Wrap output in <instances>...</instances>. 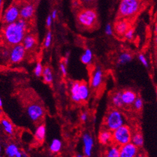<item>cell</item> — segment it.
I'll use <instances>...</instances> for the list:
<instances>
[{"instance_id": "obj_37", "label": "cell", "mask_w": 157, "mask_h": 157, "mask_svg": "<svg viewBox=\"0 0 157 157\" xmlns=\"http://www.w3.org/2000/svg\"><path fill=\"white\" fill-rule=\"evenodd\" d=\"M87 118H88V115L86 112H83V113H82L80 115V119L83 121V122H85V121H87Z\"/></svg>"}, {"instance_id": "obj_4", "label": "cell", "mask_w": 157, "mask_h": 157, "mask_svg": "<svg viewBox=\"0 0 157 157\" xmlns=\"http://www.w3.org/2000/svg\"><path fill=\"white\" fill-rule=\"evenodd\" d=\"M105 123L107 129L112 132L124 124V118L123 114L119 110L112 109L107 114Z\"/></svg>"}, {"instance_id": "obj_33", "label": "cell", "mask_w": 157, "mask_h": 157, "mask_svg": "<svg viewBox=\"0 0 157 157\" xmlns=\"http://www.w3.org/2000/svg\"><path fill=\"white\" fill-rule=\"evenodd\" d=\"M138 59L140 60V62L142 63V65L144 66H145L146 67H148V62L147 60V58H146V57L143 55V54H140V55H138Z\"/></svg>"}, {"instance_id": "obj_11", "label": "cell", "mask_w": 157, "mask_h": 157, "mask_svg": "<svg viewBox=\"0 0 157 157\" xmlns=\"http://www.w3.org/2000/svg\"><path fill=\"white\" fill-rule=\"evenodd\" d=\"M121 97H122L124 105H126L133 104L134 101L137 97L136 93L131 90H126V91L121 92Z\"/></svg>"}, {"instance_id": "obj_36", "label": "cell", "mask_w": 157, "mask_h": 157, "mask_svg": "<svg viewBox=\"0 0 157 157\" xmlns=\"http://www.w3.org/2000/svg\"><path fill=\"white\" fill-rule=\"evenodd\" d=\"M52 19H53V18L51 17V15H49L46 19V25L48 27H50L51 26Z\"/></svg>"}, {"instance_id": "obj_26", "label": "cell", "mask_w": 157, "mask_h": 157, "mask_svg": "<svg viewBox=\"0 0 157 157\" xmlns=\"http://www.w3.org/2000/svg\"><path fill=\"white\" fill-rule=\"evenodd\" d=\"M132 60V57L128 53H123L121 54L118 58V63L120 65H124Z\"/></svg>"}, {"instance_id": "obj_45", "label": "cell", "mask_w": 157, "mask_h": 157, "mask_svg": "<svg viewBox=\"0 0 157 157\" xmlns=\"http://www.w3.org/2000/svg\"><path fill=\"white\" fill-rule=\"evenodd\" d=\"M1 146L0 145V153H1Z\"/></svg>"}, {"instance_id": "obj_7", "label": "cell", "mask_w": 157, "mask_h": 157, "mask_svg": "<svg viewBox=\"0 0 157 157\" xmlns=\"http://www.w3.org/2000/svg\"><path fill=\"white\" fill-rule=\"evenodd\" d=\"M26 112L30 119L34 122L40 120L44 114L43 108L37 103L30 105L27 107Z\"/></svg>"}, {"instance_id": "obj_21", "label": "cell", "mask_w": 157, "mask_h": 157, "mask_svg": "<svg viewBox=\"0 0 157 157\" xmlns=\"http://www.w3.org/2000/svg\"><path fill=\"white\" fill-rule=\"evenodd\" d=\"M42 77L44 82L46 83H51L53 80V75L51 69L49 67H46L43 70Z\"/></svg>"}, {"instance_id": "obj_41", "label": "cell", "mask_w": 157, "mask_h": 157, "mask_svg": "<svg viewBox=\"0 0 157 157\" xmlns=\"http://www.w3.org/2000/svg\"><path fill=\"white\" fill-rule=\"evenodd\" d=\"M155 43L157 46V35L155 36Z\"/></svg>"}, {"instance_id": "obj_15", "label": "cell", "mask_w": 157, "mask_h": 157, "mask_svg": "<svg viewBox=\"0 0 157 157\" xmlns=\"http://www.w3.org/2000/svg\"><path fill=\"white\" fill-rule=\"evenodd\" d=\"M98 139L101 144L106 145L112 142V133L109 129L103 130L100 133Z\"/></svg>"}, {"instance_id": "obj_3", "label": "cell", "mask_w": 157, "mask_h": 157, "mask_svg": "<svg viewBox=\"0 0 157 157\" xmlns=\"http://www.w3.org/2000/svg\"><path fill=\"white\" fill-rule=\"evenodd\" d=\"M132 133L127 125H123L112 132V142L116 146H121L132 141Z\"/></svg>"}, {"instance_id": "obj_24", "label": "cell", "mask_w": 157, "mask_h": 157, "mask_svg": "<svg viewBox=\"0 0 157 157\" xmlns=\"http://www.w3.org/2000/svg\"><path fill=\"white\" fill-rule=\"evenodd\" d=\"M62 148V142L59 139H53V141L51 142L50 146H49V150L53 153H57L59 152Z\"/></svg>"}, {"instance_id": "obj_16", "label": "cell", "mask_w": 157, "mask_h": 157, "mask_svg": "<svg viewBox=\"0 0 157 157\" xmlns=\"http://www.w3.org/2000/svg\"><path fill=\"white\" fill-rule=\"evenodd\" d=\"M22 45H23L26 51L31 50L33 49L37 43L36 38L32 35H25V37L22 40Z\"/></svg>"}, {"instance_id": "obj_27", "label": "cell", "mask_w": 157, "mask_h": 157, "mask_svg": "<svg viewBox=\"0 0 157 157\" xmlns=\"http://www.w3.org/2000/svg\"><path fill=\"white\" fill-rule=\"evenodd\" d=\"M1 124L4 128V130L8 134L12 135L13 132V128L12 123L7 119H1Z\"/></svg>"}, {"instance_id": "obj_38", "label": "cell", "mask_w": 157, "mask_h": 157, "mask_svg": "<svg viewBox=\"0 0 157 157\" xmlns=\"http://www.w3.org/2000/svg\"><path fill=\"white\" fill-rule=\"evenodd\" d=\"M57 16V10H54L52 12V13H51V17L53 18V19H56Z\"/></svg>"}, {"instance_id": "obj_8", "label": "cell", "mask_w": 157, "mask_h": 157, "mask_svg": "<svg viewBox=\"0 0 157 157\" xmlns=\"http://www.w3.org/2000/svg\"><path fill=\"white\" fill-rule=\"evenodd\" d=\"M138 147L132 142L120 146V157H135L138 153Z\"/></svg>"}, {"instance_id": "obj_29", "label": "cell", "mask_w": 157, "mask_h": 157, "mask_svg": "<svg viewBox=\"0 0 157 157\" xmlns=\"http://www.w3.org/2000/svg\"><path fill=\"white\" fill-rule=\"evenodd\" d=\"M43 70H44V68L41 64V63L38 62L37 65H36L35 67V69H34V73L35 76H37V77H40V76L42 75Z\"/></svg>"}, {"instance_id": "obj_6", "label": "cell", "mask_w": 157, "mask_h": 157, "mask_svg": "<svg viewBox=\"0 0 157 157\" xmlns=\"http://www.w3.org/2000/svg\"><path fill=\"white\" fill-rule=\"evenodd\" d=\"M26 49L22 44L12 46L9 51V59L12 64H18L24 59L26 54Z\"/></svg>"}, {"instance_id": "obj_14", "label": "cell", "mask_w": 157, "mask_h": 157, "mask_svg": "<svg viewBox=\"0 0 157 157\" xmlns=\"http://www.w3.org/2000/svg\"><path fill=\"white\" fill-rule=\"evenodd\" d=\"M103 80V71L101 68H97L94 72L91 79V86L93 88H98L100 86Z\"/></svg>"}, {"instance_id": "obj_20", "label": "cell", "mask_w": 157, "mask_h": 157, "mask_svg": "<svg viewBox=\"0 0 157 157\" xmlns=\"http://www.w3.org/2000/svg\"><path fill=\"white\" fill-rule=\"evenodd\" d=\"M80 82H74L73 83L71 89V98L72 100L76 103H78L81 101V100L78 94V91L80 88Z\"/></svg>"}, {"instance_id": "obj_19", "label": "cell", "mask_w": 157, "mask_h": 157, "mask_svg": "<svg viewBox=\"0 0 157 157\" xmlns=\"http://www.w3.org/2000/svg\"><path fill=\"white\" fill-rule=\"evenodd\" d=\"M89 88L87 83H80L78 94L81 101H86L89 96Z\"/></svg>"}, {"instance_id": "obj_25", "label": "cell", "mask_w": 157, "mask_h": 157, "mask_svg": "<svg viewBox=\"0 0 157 157\" xmlns=\"http://www.w3.org/2000/svg\"><path fill=\"white\" fill-rule=\"evenodd\" d=\"M131 142L133 143L135 145L137 146L138 147H142L144 145V138L142 134L139 133H136L133 135L132 137Z\"/></svg>"}, {"instance_id": "obj_42", "label": "cell", "mask_w": 157, "mask_h": 157, "mask_svg": "<svg viewBox=\"0 0 157 157\" xmlns=\"http://www.w3.org/2000/svg\"><path fill=\"white\" fill-rule=\"evenodd\" d=\"M82 1H84V2H87V3H89V2H91V1H92L93 0H82Z\"/></svg>"}, {"instance_id": "obj_28", "label": "cell", "mask_w": 157, "mask_h": 157, "mask_svg": "<svg viewBox=\"0 0 157 157\" xmlns=\"http://www.w3.org/2000/svg\"><path fill=\"white\" fill-rule=\"evenodd\" d=\"M106 156L107 157H120V147L112 146L108 150Z\"/></svg>"}, {"instance_id": "obj_30", "label": "cell", "mask_w": 157, "mask_h": 157, "mask_svg": "<svg viewBox=\"0 0 157 157\" xmlns=\"http://www.w3.org/2000/svg\"><path fill=\"white\" fill-rule=\"evenodd\" d=\"M51 39H52V34L51 32L50 31H49L46 34V38H45V40H44V46L45 48H49V46H51Z\"/></svg>"}, {"instance_id": "obj_10", "label": "cell", "mask_w": 157, "mask_h": 157, "mask_svg": "<svg viewBox=\"0 0 157 157\" xmlns=\"http://www.w3.org/2000/svg\"><path fill=\"white\" fill-rule=\"evenodd\" d=\"M84 144V154L86 156H91L92 148L94 147V140L92 137L88 133H85L83 136Z\"/></svg>"}, {"instance_id": "obj_23", "label": "cell", "mask_w": 157, "mask_h": 157, "mask_svg": "<svg viewBox=\"0 0 157 157\" xmlns=\"http://www.w3.org/2000/svg\"><path fill=\"white\" fill-rule=\"evenodd\" d=\"M92 60V52L91 49L87 48L85 49L84 53L81 57V61L84 64H89Z\"/></svg>"}, {"instance_id": "obj_5", "label": "cell", "mask_w": 157, "mask_h": 157, "mask_svg": "<svg viewBox=\"0 0 157 157\" xmlns=\"http://www.w3.org/2000/svg\"><path fill=\"white\" fill-rule=\"evenodd\" d=\"M79 23L86 28H91L97 21V13L92 9H85L78 15Z\"/></svg>"}, {"instance_id": "obj_32", "label": "cell", "mask_w": 157, "mask_h": 157, "mask_svg": "<svg viewBox=\"0 0 157 157\" xmlns=\"http://www.w3.org/2000/svg\"><path fill=\"white\" fill-rule=\"evenodd\" d=\"M133 105L136 110H141L143 106V100L141 97H137L133 103Z\"/></svg>"}, {"instance_id": "obj_18", "label": "cell", "mask_w": 157, "mask_h": 157, "mask_svg": "<svg viewBox=\"0 0 157 157\" xmlns=\"http://www.w3.org/2000/svg\"><path fill=\"white\" fill-rule=\"evenodd\" d=\"M46 129L44 124H41L35 130V138L36 141L39 142H42L45 137H46Z\"/></svg>"}, {"instance_id": "obj_43", "label": "cell", "mask_w": 157, "mask_h": 157, "mask_svg": "<svg viewBox=\"0 0 157 157\" xmlns=\"http://www.w3.org/2000/svg\"><path fill=\"white\" fill-rule=\"evenodd\" d=\"M78 156V157H82V156H83L82 155H80V154H78V155H77V156Z\"/></svg>"}, {"instance_id": "obj_9", "label": "cell", "mask_w": 157, "mask_h": 157, "mask_svg": "<svg viewBox=\"0 0 157 157\" xmlns=\"http://www.w3.org/2000/svg\"><path fill=\"white\" fill-rule=\"evenodd\" d=\"M19 9L16 6H12L9 7L6 10L3 16V20L7 24L14 22L19 19Z\"/></svg>"}, {"instance_id": "obj_12", "label": "cell", "mask_w": 157, "mask_h": 157, "mask_svg": "<svg viewBox=\"0 0 157 157\" xmlns=\"http://www.w3.org/2000/svg\"><path fill=\"white\" fill-rule=\"evenodd\" d=\"M130 28L129 22L126 20H120L115 23L114 26V31L117 35L119 36H124L127 30Z\"/></svg>"}, {"instance_id": "obj_13", "label": "cell", "mask_w": 157, "mask_h": 157, "mask_svg": "<svg viewBox=\"0 0 157 157\" xmlns=\"http://www.w3.org/2000/svg\"><path fill=\"white\" fill-rule=\"evenodd\" d=\"M35 12V8L33 4H26L23 7H22L19 12L21 18L23 19H29L32 17Z\"/></svg>"}, {"instance_id": "obj_2", "label": "cell", "mask_w": 157, "mask_h": 157, "mask_svg": "<svg viewBox=\"0 0 157 157\" xmlns=\"http://www.w3.org/2000/svg\"><path fill=\"white\" fill-rule=\"evenodd\" d=\"M141 0H121L119 6V13L121 17L129 18L140 10Z\"/></svg>"}, {"instance_id": "obj_47", "label": "cell", "mask_w": 157, "mask_h": 157, "mask_svg": "<svg viewBox=\"0 0 157 157\" xmlns=\"http://www.w3.org/2000/svg\"><path fill=\"white\" fill-rule=\"evenodd\" d=\"M156 92H157V87H156Z\"/></svg>"}, {"instance_id": "obj_34", "label": "cell", "mask_w": 157, "mask_h": 157, "mask_svg": "<svg viewBox=\"0 0 157 157\" xmlns=\"http://www.w3.org/2000/svg\"><path fill=\"white\" fill-rule=\"evenodd\" d=\"M114 30L110 24H107L105 27V33L107 35H112L113 34Z\"/></svg>"}, {"instance_id": "obj_44", "label": "cell", "mask_w": 157, "mask_h": 157, "mask_svg": "<svg viewBox=\"0 0 157 157\" xmlns=\"http://www.w3.org/2000/svg\"><path fill=\"white\" fill-rule=\"evenodd\" d=\"M1 1L2 0H0V8H1Z\"/></svg>"}, {"instance_id": "obj_31", "label": "cell", "mask_w": 157, "mask_h": 157, "mask_svg": "<svg viewBox=\"0 0 157 157\" xmlns=\"http://www.w3.org/2000/svg\"><path fill=\"white\" fill-rule=\"evenodd\" d=\"M134 33H135L134 29L132 28H129L127 30L125 34L124 35V37L127 40H132L134 38Z\"/></svg>"}, {"instance_id": "obj_39", "label": "cell", "mask_w": 157, "mask_h": 157, "mask_svg": "<svg viewBox=\"0 0 157 157\" xmlns=\"http://www.w3.org/2000/svg\"><path fill=\"white\" fill-rule=\"evenodd\" d=\"M155 32L156 35H157V20H156V22L155 23Z\"/></svg>"}, {"instance_id": "obj_46", "label": "cell", "mask_w": 157, "mask_h": 157, "mask_svg": "<svg viewBox=\"0 0 157 157\" xmlns=\"http://www.w3.org/2000/svg\"><path fill=\"white\" fill-rule=\"evenodd\" d=\"M0 109H1V108H0ZM1 112H1V109H0V114H1Z\"/></svg>"}, {"instance_id": "obj_17", "label": "cell", "mask_w": 157, "mask_h": 157, "mask_svg": "<svg viewBox=\"0 0 157 157\" xmlns=\"http://www.w3.org/2000/svg\"><path fill=\"white\" fill-rule=\"evenodd\" d=\"M22 153L14 144H10L5 149V153L9 157H22Z\"/></svg>"}, {"instance_id": "obj_35", "label": "cell", "mask_w": 157, "mask_h": 157, "mask_svg": "<svg viewBox=\"0 0 157 157\" xmlns=\"http://www.w3.org/2000/svg\"><path fill=\"white\" fill-rule=\"evenodd\" d=\"M60 68L61 70V72L62 74L64 76L67 75V69H66V65L64 64V62H61L60 64Z\"/></svg>"}, {"instance_id": "obj_40", "label": "cell", "mask_w": 157, "mask_h": 157, "mask_svg": "<svg viewBox=\"0 0 157 157\" xmlns=\"http://www.w3.org/2000/svg\"><path fill=\"white\" fill-rule=\"evenodd\" d=\"M2 106H3V102H2L1 98L0 97V108H1Z\"/></svg>"}, {"instance_id": "obj_22", "label": "cell", "mask_w": 157, "mask_h": 157, "mask_svg": "<svg viewBox=\"0 0 157 157\" xmlns=\"http://www.w3.org/2000/svg\"><path fill=\"white\" fill-rule=\"evenodd\" d=\"M112 102L115 107L121 108L124 105V103L121 97V92H118L114 94V96L112 97Z\"/></svg>"}, {"instance_id": "obj_1", "label": "cell", "mask_w": 157, "mask_h": 157, "mask_svg": "<svg viewBox=\"0 0 157 157\" xmlns=\"http://www.w3.org/2000/svg\"><path fill=\"white\" fill-rule=\"evenodd\" d=\"M26 29V21L22 18L12 23L7 24L3 31L4 39L11 46L21 44L25 37Z\"/></svg>"}]
</instances>
